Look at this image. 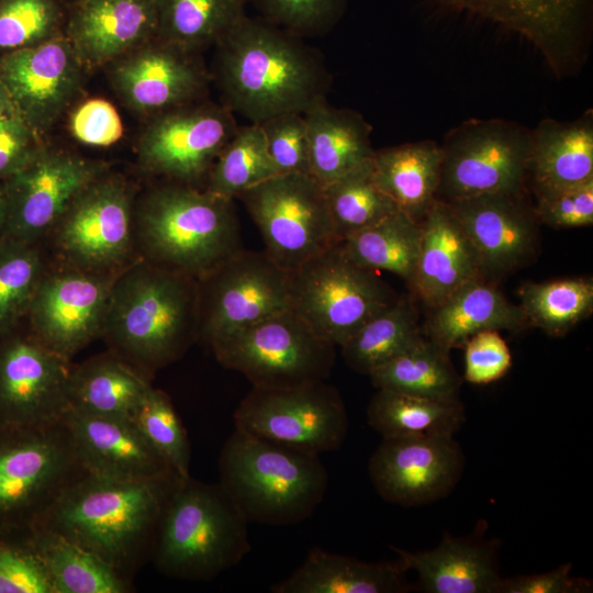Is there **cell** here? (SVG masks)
I'll list each match as a JSON object with an SVG mask.
<instances>
[{"mask_svg": "<svg viewBox=\"0 0 593 593\" xmlns=\"http://www.w3.org/2000/svg\"><path fill=\"white\" fill-rule=\"evenodd\" d=\"M215 45L214 76L223 104L250 123L305 113L326 100L331 76L323 58L262 18L244 14Z\"/></svg>", "mask_w": 593, "mask_h": 593, "instance_id": "cell-1", "label": "cell"}, {"mask_svg": "<svg viewBox=\"0 0 593 593\" xmlns=\"http://www.w3.org/2000/svg\"><path fill=\"white\" fill-rule=\"evenodd\" d=\"M183 478L147 480L86 474L72 484L38 525L89 550L133 580L150 562L165 507Z\"/></svg>", "mask_w": 593, "mask_h": 593, "instance_id": "cell-2", "label": "cell"}, {"mask_svg": "<svg viewBox=\"0 0 593 593\" xmlns=\"http://www.w3.org/2000/svg\"><path fill=\"white\" fill-rule=\"evenodd\" d=\"M103 334L150 379L198 339L197 280L149 261L126 269L113 281Z\"/></svg>", "mask_w": 593, "mask_h": 593, "instance_id": "cell-3", "label": "cell"}, {"mask_svg": "<svg viewBox=\"0 0 593 593\" xmlns=\"http://www.w3.org/2000/svg\"><path fill=\"white\" fill-rule=\"evenodd\" d=\"M220 485L248 523L286 526L309 518L328 483L318 455L234 427L219 457Z\"/></svg>", "mask_w": 593, "mask_h": 593, "instance_id": "cell-4", "label": "cell"}, {"mask_svg": "<svg viewBox=\"0 0 593 593\" xmlns=\"http://www.w3.org/2000/svg\"><path fill=\"white\" fill-rule=\"evenodd\" d=\"M247 524L220 483L190 475L165 507L150 562L172 579L210 581L250 551Z\"/></svg>", "mask_w": 593, "mask_h": 593, "instance_id": "cell-5", "label": "cell"}, {"mask_svg": "<svg viewBox=\"0 0 593 593\" xmlns=\"http://www.w3.org/2000/svg\"><path fill=\"white\" fill-rule=\"evenodd\" d=\"M138 235L149 262L195 280L243 248L234 200L183 183L146 197Z\"/></svg>", "mask_w": 593, "mask_h": 593, "instance_id": "cell-6", "label": "cell"}, {"mask_svg": "<svg viewBox=\"0 0 593 593\" xmlns=\"http://www.w3.org/2000/svg\"><path fill=\"white\" fill-rule=\"evenodd\" d=\"M86 474L65 419L0 428V534L33 530Z\"/></svg>", "mask_w": 593, "mask_h": 593, "instance_id": "cell-7", "label": "cell"}, {"mask_svg": "<svg viewBox=\"0 0 593 593\" xmlns=\"http://www.w3.org/2000/svg\"><path fill=\"white\" fill-rule=\"evenodd\" d=\"M399 296L337 243L291 272L290 310L336 347Z\"/></svg>", "mask_w": 593, "mask_h": 593, "instance_id": "cell-8", "label": "cell"}, {"mask_svg": "<svg viewBox=\"0 0 593 593\" xmlns=\"http://www.w3.org/2000/svg\"><path fill=\"white\" fill-rule=\"evenodd\" d=\"M226 369L256 388L282 389L326 380L336 346L291 310L247 326L211 347Z\"/></svg>", "mask_w": 593, "mask_h": 593, "instance_id": "cell-9", "label": "cell"}, {"mask_svg": "<svg viewBox=\"0 0 593 593\" xmlns=\"http://www.w3.org/2000/svg\"><path fill=\"white\" fill-rule=\"evenodd\" d=\"M530 132L502 119H470L451 128L440 144L436 200L526 193Z\"/></svg>", "mask_w": 593, "mask_h": 593, "instance_id": "cell-10", "label": "cell"}, {"mask_svg": "<svg viewBox=\"0 0 593 593\" xmlns=\"http://www.w3.org/2000/svg\"><path fill=\"white\" fill-rule=\"evenodd\" d=\"M265 243V251L284 270L339 243L323 186L311 175H275L242 192Z\"/></svg>", "mask_w": 593, "mask_h": 593, "instance_id": "cell-11", "label": "cell"}, {"mask_svg": "<svg viewBox=\"0 0 593 593\" xmlns=\"http://www.w3.org/2000/svg\"><path fill=\"white\" fill-rule=\"evenodd\" d=\"M197 283L198 338L210 347L290 310L291 273L265 250L243 247Z\"/></svg>", "mask_w": 593, "mask_h": 593, "instance_id": "cell-12", "label": "cell"}, {"mask_svg": "<svg viewBox=\"0 0 593 593\" xmlns=\"http://www.w3.org/2000/svg\"><path fill=\"white\" fill-rule=\"evenodd\" d=\"M233 418L236 428L318 456L338 449L348 432L343 398L325 380L282 389L253 387Z\"/></svg>", "mask_w": 593, "mask_h": 593, "instance_id": "cell-13", "label": "cell"}, {"mask_svg": "<svg viewBox=\"0 0 593 593\" xmlns=\"http://www.w3.org/2000/svg\"><path fill=\"white\" fill-rule=\"evenodd\" d=\"M450 12L490 21L528 41L558 78L589 57L593 0H429Z\"/></svg>", "mask_w": 593, "mask_h": 593, "instance_id": "cell-14", "label": "cell"}, {"mask_svg": "<svg viewBox=\"0 0 593 593\" xmlns=\"http://www.w3.org/2000/svg\"><path fill=\"white\" fill-rule=\"evenodd\" d=\"M70 360L31 333L0 339V428L61 422L69 411Z\"/></svg>", "mask_w": 593, "mask_h": 593, "instance_id": "cell-15", "label": "cell"}, {"mask_svg": "<svg viewBox=\"0 0 593 593\" xmlns=\"http://www.w3.org/2000/svg\"><path fill=\"white\" fill-rule=\"evenodd\" d=\"M114 279L105 271L72 267L44 273L26 314L30 333L70 360L103 334Z\"/></svg>", "mask_w": 593, "mask_h": 593, "instance_id": "cell-16", "label": "cell"}, {"mask_svg": "<svg viewBox=\"0 0 593 593\" xmlns=\"http://www.w3.org/2000/svg\"><path fill=\"white\" fill-rule=\"evenodd\" d=\"M465 465L455 436L391 437L382 438L371 455L368 473L385 502L411 507L446 497Z\"/></svg>", "mask_w": 593, "mask_h": 593, "instance_id": "cell-17", "label": "cell"}, {"mask_svg": "<svg viewBox=\"0 0 593 593\" xmlns=\"http://www.w3.org/2000/svg\"><path fill=\"white\" fill-rule=\"evenodd\" d=\"M55 244L72 268L107 271L132 245L131 197L119 179L98 178L69 204L56 223Z\"/></svg>", "mask_w": 593, "mask_h": 593, "instance_id": "cell-18", "label": "cell"}, {"mask_svg": "<svg viewBox=\"0 0 593 593\" xmlns=\"http://www.w3.org/2000/svg\"><path fill=\"white\" fill-rule=\"evenodd\" d=\"M98 172L81 158L37 149L1 186L7 201L3 237L34 244L56 225Z\"/></svg>", "mask_w": 593, "mask_h": 593, "instance_id": "cell-19", "label": "cell"}, {"mask_svg": "<svg viewBox=\"0 0 593 593\" xmlns=\"http://www.w3.org/2000/svg\"><path fill=\"white\" fill-rule=\"evenodd\" d=\"M238 126L224 104L180 105L147 126L141 158L150 171L189 184L209 174Z\"/></svg>", "mask_w": 593, "mask_h": 593, "instance_id": "cell-20", "label": "cell"}, {"mask_svg": "<svg viewBox=\"0 0 593 593\" xmlns=\"http://www.w3.org/2000/svg\"><path fill=\"white\" fill-rule=\"evenodd\" d=\"M446 203L477 250L486 278L515 270L535 255L539 222L526 193H489Z\"/></svg>", "mask_w": 593, "mask_h": 593, "instance_id": "cell-21", "label": "cell"}, {"mask_svg": "<svg viewBox=\"0 0 593 593\" xmlns=\"http://www.w3.org/2000/svg\"><path fill=\"white\" fill-rule=\"evenodd\" d=\"M77 57L68 41L54 35L0 59V78L33 131L46 127L72 96L79 75Z\"/></svg>", "mask_w": 593, "mask_h": 593, "instance_id": "cell-22", "label": "cell"}, {"mask_svg": "<svg viewBox=\"0 0 593 593\" xmlns=\"http://www.w3.org/2000/svg\"><path fill=\"white\" fill-rule=\"evenodd\" d=\"M65 422L89 474L114 480H147L176 473L132 418L69 411Z\"/></svg>", "mask_w": 593, "mask_h": 593, "instance_id": "cell-23", "label": "cell"}, {"mask_svg": "<svg viewBox=\"0 0 593 593\" xmlns=\"http://www.w3.org/2000/svg\"><path fill=\"white\" fill-rule=\"evenodd\" d=\"M421 224L412 283L414 298L433 309L466 282L485 277L480 258L450 205L436 200Z\"/></svg>", "mask_w": 593, "mask_h": 593, "instance_id": "cell-24", "label": "cell"}, {"mask_svg": "<svg viewBox=\"0 0 593 593\" xmlns=\"http://www.w3.org/2000/svg\"><path fill=\"white\" fill-rule=\"evenodd\" d=\"M189 53L159 41L124 59L114 71L121 96L146 113L158 114L190 103L201 93L206 76Z\"/></svg>", "mask_w": 593, "mask_h": 593, "instance_id": "cell-25", "label": "cell"}, {"mask_svg": "<svg viewBox=\"0 0 593 593\" xmlns=\"http://www.w3.org/2000/svg\"><path fill=\"white\" fill-rule=\"evenodd\" d=\"M500 544L474 533L467 537L446 534L435 548L409 551L391 547L407 571L417 574L427 593H495L501 580Z\"/></svg>", "mask_w": 593, "mask_h": 593, "instance_id": "cell-26", "label": "cell"}, {"mask_svg": "<svg viewBox=\"0 0 593 593\" xmlns=\"http://www.w3.org/2000/svg\"><path fill=\"white\" fill-rule=\"evenodd\" d=\"M69 34L78 57L104 63L157 36L156 0H77Z\"/></svg>", "mask_w": 593, "mask_h": 593, "instance_id": "cell-27", "label": "cell"}, {"mask_svg": "<svg viewBox=\"0 0 593 593\" xmlns=\"http://www.w3.org/2000/svg\"><path fill=\"white\" fill-rule=\"evenodd\" d=\"M593 179V110L571 122L544 119L530 132L527 180L537 197Z\"/></svg>", "mask_w": 593, "mask_h": 593, "instance_id": "cell-28", "label": "cell"}, {"mask_svg": "<svg viewBox=\"0 0 593 593\" xmlns=\"http://www.w3.org/2000/svg\"><path fill=\"white\" fill-rule=\"evenodd\" d=\"M430 311L423 332L449 353L482 331L528 326L519 304L508 301L486 277L466 282Z\"/></svg>", "mask_w": 593, "mask_h": 593, "instance_id": "cell-29", "label": "cell"}, {"mask_svg": "<svg viewBox=\"0 0 593 593\" xmlns=\"http://www.w3.org/2000/svg\"><path fill=\"white\" fill-rule=\"evenodd\" d=\"M401 560L367 562L321 548L309 551L287 578L275 583L272 593H404L411 590Z\"/></svg>", "mask_w": 593, "mask_h": 593, "instance_id": "cell-30", "label": "cell"}, {"mask_svg": "<svg viewBox=\"0 0 593 593\" xmlns=\"http://www.w3.org/2000/svg\"><path fill=\"white\" fill-rule=\"evenodd\" d=\"M304 114L311 176L326 186L369 161L371 125L361 114L320 101Z\"/></svg>", "mask_w": 593, "mask_h": 593, "instance_id": "cell-31", "label": "cell"}, {"mask_svg": "<svg viewBox=\"0 0 593 593\" xmlns=\"http://www.w3.org/2000/svg\"><path fill=\"white\" fill-rule=\"evenodd\" d=\"M150 387L148 378L110 351L71 368L69 411L97 417L132 418Z\"/></svg>", "mask_w": 593, "mask_h": 593, "instance_id": "cell-32", "label": "cell"}, {"mask_svg": "<svg viewBox=\"0 0 593 593\" xmlns=\"http://www.w3.org/2000/svg\"><path fill=\"white\" fill-rule=\"evenodd\" d=\"M440 166V144L429 139L374 149L372 156L377 186L418 223L436 201Z\"/></svg>", "mask_w": 593, "mask_h": 593, "instance_id": "cell-33", "label": "cell"}, {"mask_svg": "<svg viewBox=\"0 0 593 593\" xmlns=\"http://www.w3.org/2000/svg\"><path fill=\"white\" fill-rule=\"evenodd\" d=\"M30 540L48 575L53 593H131L133 580L101 558L47 528L37 526Z\"/></svg>", "mask_w": 593, "mask_h": 593, "instance_id": "cell-34", "label": "cell"}, {"mask_svg": "<svg viewBox=\"0 0 593 593\" xmlns=\"http://www.w3.org/2000/svg\"><path fill=\"white\" fill-rule=\"evenodd\" d=\"M377 389L455 402L462 378L446 351L423 334L413 345L369 374Z\"/></svg>", "mask_w": 593, "mask_h": 593, "instance_id": "cell-35", "label": "cell"}, {"mask_svg": "<svg viewBox=\"0 0 593 593\" xmlns=\"http://www.w3.org/2000/svg\"><path fill=\"white\" fill-rule=\"evenodd\" d=\"M367 421L382 438L455 436L466 422V414L461 401H437L378 389L368 404Z\"/></svg>", "mask_w": 593, "mask_h": 593, "instance_id": "cell-36", "label": "cell"}, {"mask_svg": "<svg viewBox=\"0 0 593 593\" xmlns=\"http://www.w3.org/2000/svg\"><path fill=\"white\" fill-rule=\"evenodd\" d=\"M413 294L400 295L367 321L342 346L347 366L369 376L413 345L423 334Z\"/></svg>", "mask_w": 593, "mask_h": 593, "instance_id": "cell-37", "label": "cell"}, {"mask_svg": "<svg viewBox=\"0 0 593 593\" xmlns=\"http://www.w3.org/2000/svg\"><path fill=\"white\" fill-rule=\"evenodd\" d=\"M339 243L357 265L392 272L410 286L419 254L421 224L396 211Z\"/></svg>", "mask_w": 593, "mask_h": 593, "instance_id": "cell-38", "label": "cell"}, {"mask_svg": "<svg viewBox=\"0 0 593 593\" xmlns=\"http://www.w3.org/2000/svg\"><path fill=\"white\" fill-rule=\"evenodd\" d=\"M157 38L186 51L215 44L244 14L242 0H156Z\"/></svg>", "mask_w": 593, "mask_h": 593, "instance_id": "cell-39", "label": "cell"}, {"mask_svg": "<svg viewBox=\"0 0 593 593\" xmlns=\"http://www.w3.org/2000/svg\"><path fill=\"white\" fill-rule=\"evenodd\" d=\"M323 189L338 242L400 211L377 186L372 158Z\"/></svg>", "mask_w": 593, "mask_h": 593, "instance_id": "cell-40", "label": "cell"}, {"mask_svg": "<svg viewBox=\"0 0 593 593\" xmlns=\"http://www.w3.org/2000/svg\"><path fill=\"white\" fill-rule=\"evenodd\" d=\"M519 306L528 326L562 336L593 311V281L584 278L525 283Z\"/></svg>", "mask_w": 593, "mask_h": 593, "instance_id": "cell-41", "label": "cell"}, {"mask_svg": "<svg viewBox=\"0 0 593 593\" xmlns=\"http://www.w3.org/2000/svg\"><path fill=\"white\" fill-rule=\"evenodd\" d=\"M277 175L258 123L238 126L208 174L205 191L235 200L245 190Z\"/></svg>", "mask_w": 593, "mask_h": 593, "instance_id": "cell-42", "label": "cell"}, {"mask_svg": "<svg viewBox=\"0 0 593 593\" xmlns=\"http://www.w3.org/2000/svg\"><path fill=\"white\" fill-rule=\"evenodd\" d=\"M43 260L33 244L0 239V339L27 314L44 276Z\"/></svg>", "mask_w": 593, "mask_h": 593, "instance_id": "cell-43", "label": "cell"}, {"mask_svg": "<svg viewBox=\"0 0 593 593\" xmlns=\"http://www.w3.org/2000/svg\"><path fill=\"white\" fill-rule=\"evenodd\" d=\"M132 419L168 466L179 477L189 478L190 441L168 394L150 387Z\"/></svg>", "mask_w": 593, "mask_h": 593, "instance_id": "cell-44", "label": "cell"}, {"mask_svg": "<svg viewBox=\"0 0 593 593\" xmlns=\"http://www.w3.org/2000/svg\"><path fill=\"white\" fill-rule=\"evenodd\" d=\"M60 20L57 0H0V49L42 43L56 35Z\"/></svg>", "mask_w": 593, "mask_h": 593, "instance_id": "cell-45", "label": "cell"}, {"mask_svg": "<svg viewBox=\"0 0 593 593\" xmlns=\"http://www.w3.org/2000/svg\"><path fill=\"white\" fill-rule=\"evenodd\" d=\"M262 19L296 36L328 31L348 0H251Z\"/></svg>", "mask_w": 593, "mask_h": 593, "instance_id": "cell-46", "label": "cell"}, {"mask_svg": "<svg viewBox=\"0 0 593 593\" xmlns=\"http://www.w3.org/2000/svg\"><path fill=\"white\" fill-rule=\"evenodd\" d=\"M30 533L0 534V593H53Z\"/></svg>", "mask_w": 593, "mask_h": 593, "instance_id": "cell-47", "label": "cell"}, {"mask_svg": "<svg viewBox=\"0 0 593 593\" xmlns=\"http://www.w3.org/2000/svg\"><path fill=\"white\" fill-rule=\"evenodd\" d=\"M277 175H311L306 124L303 113L287 112L258 123Z\"/></svg>", "mask_w": 593, "mask_h": 593, "instance_id": "cell-48", "label": "cell"}, {"mask_svg": "<svg viewBox=\"0 0 593 593\" xmlns=\"http://www.w3.org/2000/svg\"><path fill=\"white\" fill-rule=\"evenodd\" d=\"M536 199L534 211L541 224L553 228L593 224V179Z\"/></svg>", "mask_w": 593, "mask_h": 593, "instance_id": "cell-49", "label": "cell"}, {"mask_svg": "<svg viewBox=\"0 0 593 593\" xmlns=\"http://www.w3.org/2000/svg\"><path fill=\"white\" fill-rule=\"evenodd\" d=\"M465 347L463 379L488 384L503 378L512 367L510 348L499 331L488 329L471 336Z\"/></svg>", "mask_w": 593, "mask_h": 593, "instance_id": "cell-50", "label": "cell"}, {"mask_svg": "<svg viewBox=\"0 0 593 593\" xmlns=\"http://www.w3.org/2000/svg\"><path fill=\"white\" fill-rule=\"evenodd\" d=\"M75 138L91 146H109L123 133L121 118L115 108L104 99H90L80 104L70 118Z\"/></svg>", "mask_w": 593, "mask_h": 593, "instance_id": "cell-51", "label": "cell"}, {"mask_svg": "<svg viewBox=\"0 0 593 593\" xmlns=\"http://www.w3.org/2000/svg\"><path fill=\"white\" fill-rule=\"evenodd\" d=\"M571 563L536 574L501 578L495 593H585L592 591V581L571 575Z\"/></svg>", "mask_w": 593, "mask_h": 593, "instance_id": "cell-52", "label": "cell"}, {"mask_svg": "<svg viewBox=\"0 0 593 593\" xmlns=\"http://www.w3.org/2000/svg\"><path fill=\"white\" fill-rule=\"evenodd\" d=\"M33 132L22 120L0 121V178L11 175L37 150Z\"/></svg>", "mask_w": 593, "mask_h": 593, "instance_id": "cell-53", "label": "cell"}, {"mask_svg": "<svg viewBox=\"0 0 593 593\" xmlns=\"http://www.w3.org/2000/svg\"><path fill=\"white\" fill-rule=\"evenodd\" d=\"M5 120H22V119L14 105V102L11 98V94L5 83L0 78V121H5Z\"/></svg>", "mask_w": 593, "mask_h": 593, "instance_id": "cell-54", "label": "cell"}, {"mask_svg": "<svg viewBox=\"0 0 593 593\" xmlns=\"http://www.w3.org/2000/svg\"><path fill=\"white\" fill-rule=\"evenodd\" d=\"M5 223H7V201H5L2 187L0 186V239L4 235Z\"/></svg>", "mask_w": 593, "mask_h": 593, "instance_id": "cell-55", "label": "cell"}, {"mask_svg": "<svg viewBox=\"0 0 593 593\" xmlns=\"http://www.w3.org/2000/svg\"><path fill=\"white\" fill-rule=\"evenodd\" d=\"M242 1H243V2H244V3L246 4V3H247V1H249V0H242Z\"/></svg>", "mask_w": 593, "mask_h": 593, "instance_id": "cell-56", "label": "cell"}]
</instances>
